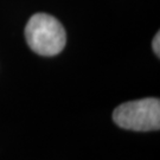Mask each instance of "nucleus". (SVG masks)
I'll return each instance as SVG.
<instances>
[{
  "label": "nucleus",
  "instance_id": "nucleus-2",
  "mask_svg": "<svg viewBox=\"0 0 160 160\" xmlns=\"http://www.w3.org/2000/svg\"><path fill=\"white\" fill-rule=\"evenodd\" d=\"M113 120L119 127L128 131H159V98L147 97L142 100L122 103L115 108L113 113Z\"/></svg>",
  "mask_w": 160,
  "mask_h": 160
},
{
  "label": "nucleus",
  "instance_id": "nucleus-1",
  "mask_svg": "<svg viewBox=\"0 0 160 160\" xmlns=\"http://www.w3.org/2000/svg\"><path fill=\"white\" fill-rule=\"evenodd\" d=\"M25 38L30 49L40 56H56L67 43V33L55 17L46 13H36L25 28Z\"/></svg>",
  "mask_w": 160,
  "mask_h": 160
},
{
  "label": "nucleus",
  "instance_id": "nucleus-3",
  "mask_svg": "<svg viewBox=\"0 0 160 160\" xmlns=\"http://www.w3.org/2000/svg\"><path fill=\"white\" fill-rule=\"evenodd\" d=\"M152 46H153V51L157 56H160V33H158L154 36L153 42H152Z\"/></svg>",
  "mask_w": 160,
  "mask_h": 160
}]
</instances>
